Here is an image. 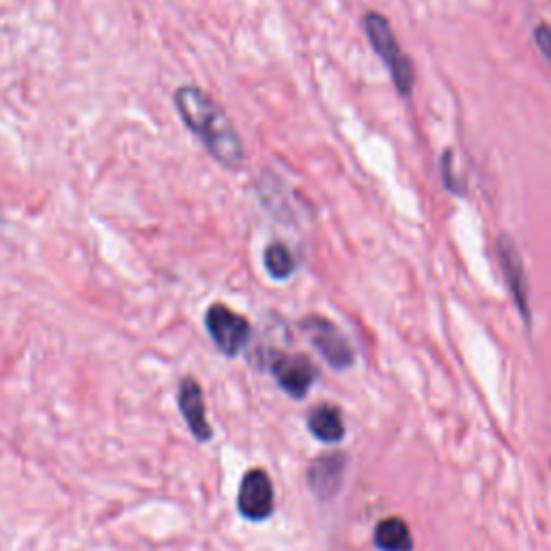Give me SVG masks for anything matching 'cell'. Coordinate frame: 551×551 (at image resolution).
I'll return each mask as SVG.
<instances>
[{
	"mask_svg": "<svg viewBox=\"0 0 551 551\" xmlns=\"http://www.w3.org/2000/svg\"><path fill=\"white\" fill-rule=\"evenodd\" d=\"M175 108L188 130L201 138L211 158L226 168H239L244 164L242 138L214 97L194 84H186L175 91Z\"/></svg>",
	"mask_w": 551,
	"mask_h": 551,
	"instance_id": "obj_1",
	"label": "cell"
},
{
	"mask_svg": "<svg viewBox=\"0 0 551 551\" xmlns=\"http://www.w3.org/2000/svg\"><path fill=\"white\" fill-rule=\"evenodd\" d=\"M366 35H369L375 52L384 59L386 67L390 69V76L394 80V87L401 95H409L414 87V67L409 63L407 56L403 54L397 37H394L388 20L379 13H369L364 18Z\"/></svg>",
	"mask_w": 551,
	"mask_h": 551,
	"instance_id": "obj_2",
	"label": "cell"
},
{
	"mask_svg": "<svg viewBox=\"0 0 551 551\" xmlns=\"http://www.w3.org/2000/svg\"><path fill=\"white\" fill-rule=\"evenodd\" d=\"M205 326L211 336V341L224 353V356H237L248 345L250 338V323L246 317L237 315L235 310L224 304L209 306L205 315Z\"/></svg>",
	"mask_w": 551,
	"mask_h": 551,
	"instance_id": "obj_3",
	"label": "cell"
},
{
	"mask_svg": "<svg viewBox=\"0 0 551 551\" xmlns=\"http://www.w3.org/2000/svg\"><path fill=\"white\" fill-rule=\"evenodd\" d=\"M302 328L306 330L313 345L321 351V356L332 366H336V369H347V366H351L353 351L343 332L338 330L334 323L323 317H308L302 323Z\"/></svg>",
	"mask_w": 551,
	"mask_h": 551,
	"instance_id": "obj_4",
	"label": "cell"
},
{
	"mask_svg": "<svg viewBox=\"0 0 551 551\" xmlns=\"http://www.w3.org/2000/svg\"><path fill=\"white\" fill-rule=\"evenodd\" d=\"M239 513L250 521H263L274 511V487L263 470H250L239 487Z\"/></svg>",
	"mask_w": 551,
	"mask_h": 551,
	"instance_id": "obj_5",
	"label": "cell"
},
{
	"mask_svg": "<svg viewBox=\"0 0 551 551\" xmlns=\"http://www.w3.org/2000/svg\"><path fill=\"white\" fill-rule=\"evenodd\" d=\"M272 373L280 388L295 399H302L317 379L315 364L306 356H280L272 362Z\"/></svg>",
	"mask_w": 551,
	"mask_h": 551,
	"instance_id": "obj_6",
	"label": "cell"
},
{
	"mask_svg": "<svg viewBox=\"0 0 551 551\" xmlns=\"http://www.w3.org/2000/svg\"><path fill=\"white\" fill-rule=\"evenodd\" d=\"M179 409L183 418H186L188 427L192 435L199 442H209L211 435V425L207 422V409H205V399H203V388L199 381L194 377H183L179 384Z\"/></svg>",
	"mask_w": 551,
	"mask_h": 551,
	"instance_id": "obj_7",
	"label": "cell"
},
{
	"mask_svg": "<svg viewBox=\"0 0 551 551\" xmlns=\"http://www.w3.org/2000/svg\"><path fill=\"white\" fill-rule=\"evenodd\" d=\"M500 263L502 272L506 276L508 287H511L513 298L517 300L524 317H530L528 310V282L524 274V265H521V257L515 248V244L506 235L500 239Z\"/></svg>",
	"mask_w": 551,
	"mask_h": 551,
	"instance_id": "obj_8",
	"label": "cell"
},
{
	"mask_svg": "<svg viewBox=\"0 0 551 551\" xmlns=\"http://www.w3.org/2000/svg\"><path fill=\"white\" fill-rule=\"evenodd\" d=\"M345 470L343 455H326L313 463L310 468V487L319 498H330L341 485V476Z\"/></svg>",
	"mask_w": 551,
	"mask_h": 551,
	"instance_id": "obj_9",
	"label": "cell"
},
{
	"mask_svg": "<svg viewBox=\"0 0 551 551\" xmlns=\"http://www.w3.org/2000/svg\"><path fill=\"white\" fill-rule=\"evenodd\" d=\"M308 427L313 431L317 440L326 442V444H336L343 440L345 435V422L341 412L332 405H321L315 407L308 416Z\"/></svg>",
	"mask_w": 551,
	"mask_h": 551,
	"instance_id": "obj_10",
	"label": "cell"
},
{
	"mask_svg": "<svg viewBox=\"0 0 551 551\" xmlns=\"http://www.w3.org/2000/svg\"><path fill=\"white\" fill-rule=\"evenodd\" d=\"M375 545L381 551H412L414 541L403 519L390 517L384 519L375 530Z\"/></svg>",
	"mask_w": 551,
	"mask_h": 551,
	"instance_id": "obj_11",
	"label": "cell"
},
{
	"mask_svg": "<svg viewBox=\"0 0 551 551\" xmlns=\"http://www.w3.org/2000/svg\"><path fill=\"white\" fill-rule=\"evenodd\" d=\"M265 270L276 280H285L295 272V257L282 244H272L265 250Z\"/></svg>",
	"mask_w": 551,
	"mask_h": 551,
	"instance_id": "obj_12",
	"label": "cell"
},
{
	"mask_svg": "<svg viewBox=\"0 0 551 551\" xmlns=\"http://www.w3.org/2000/svg\"><path fill=\"white\" fill-rule=\"evenodd\" d=\"M536 46L547 56V61L551 63V28L549 26H539L536 28Z\"/></svg>",
	"mask_w": 551,
	"mask_h": 551,
	"instance_id": "obj_13",
	"label": "cell"
},
{
	"mask_svg": "<svg viewBox=\"0 0 551 551\" xmlns=\"http://www.w3.org/2000/svg\"><path fill=\"white\" fill-rule=\"evenodd\" d=\"M0 224H3V205H0Z\"/></svg>",
	"mask_w": 551,
	"mask_h": 551,
	"instance_id": "obj_14",
	"label": "cell"
}]
</instances>
